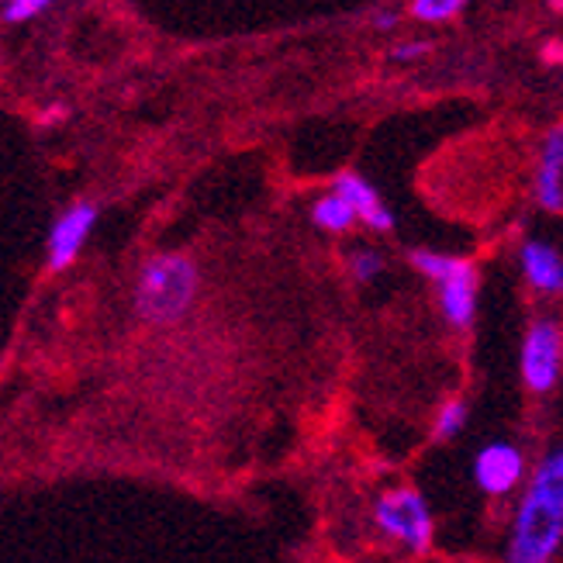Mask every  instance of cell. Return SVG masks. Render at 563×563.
<instances>
[{
    "label": "cell",
    "instance_id": "1",
    "mask_svg": "<svg viewBox=\"0 0 563 563\" xmlns=\"http://www.w3.org/2000/svg\"><path fill=\"white\" fill-rule=\"evenodd\" d=\"M563 543V477L553 456L536 471V481L519 505L508 563H550Z\"/></svg>",
    "mask_w": 563,
    "mask_h": 563
},
{
    "label": "cell",
    "instance_id": "2",
    "mask_svg": "<svg viewBox=\"0 0 563 563\" xmlns=\"http://www.w3.org/2000/svg\"><path fill=\"white\" fill-rule=\"evenodd\" d=\"M198 298V266L184 253H159L145 260L135 284V311L153 325H169L187 314Z\"/></svg>",
    "mask_w": 563,
    "mask_h": 563
},
{
    "label": "cell",
    "instance_id": "3",
    "mask_svg": "<svg viewBox=\"0 0 563 563\" xmlns=\"http://www.w3.org/2000/svg\"><path fill=\"white\" fill-rule=\"evenodd\" d=\"M377 526L390 536V540H401L408 550L426 553L432 543V516L429 505L419 492L401 487V492H390L377 501Z\"/></svg>",
    "mask_w": 563,
    "mask_h": 563
},
{
    "label": "cell",
    "instance_id": "4",
    "mask_svg": "<svg viewBox=\"0 0 563 563\" xmlns=\"http://www.w3.org/2000/svg\"><path fill=\"white\" fill-rule=\"evenodd\" d=\"M560 360H563V335L560 325L543 318V322H532L522 342V377L526 387L536 395H547L560 380Z\"/></svg>",
    "mask_w": 563,
    "mask_h": 563
},
{
    "label": "cell",
    "instance_id": "5",
    "mask_svg": "<svg viewBox=\"0 0 563 563\" xmlns=\"http://www.w3.org/2000/svg\"><path fill=\"white\" fill-rule=\"evenodd\" d=\"M93 222H97V205H90V201L69 205L56 218L53 232H48V253H45L48 274H59V271H66L73 260H77V253L84 250V242H87Z\"/></svg>",
    "mask_w": 563,
    "mask_h": 563
},
{
    "label": "cell",
    "instance_id": "6",
    "mask_svg": "<svg viewBox=\"0 0 563 563\" xmlns=\"http://www.w3.org/2000/svg\"><path fill=\"white\" fill-rule=\"evenodd\" d=\"M526 477V456L511 443H487L474 460V481L484 495L501 498Z\"/></svg>",
    "mask_w": 563,
    "mask_h": 563
},
{
    "label": "cell",
    "instance_id": "7",
    "mask_svg": "<svg viewBox=\"0 0 563 563\" xmlns=\"http://www.w3.org/2000/svg\"><path fill=\"white\" fill-rule=\"evenodd\" d=\"M439 301H443V314L453 329H467L474 322V311H477V271L460 260V266L439 280Z\"/></svg>",
    "mask_w": 563,
    "mask_h": 563
},
{
    "label": "cell",
    "instance_id": "8",
    "mask_svg": "<svg viewBox=\"0 0 563 563\" xmlns=\"http://www.w3.org/2000/svg\"><path fill=\"white\" fill-rule=\"evenodd\" d=\"M536 201L547 211H563V125H553L543 139V159L536 174Z\"/></svg>",
    "mask_w": 563,
    "mask_h": 563
},
{
    "label": "cell",
    "instance_id": "9",
    "mask_svg": "<svg viewBox=\"0 0 563 563\" xmlns=\"http://www.w3.org/2000/svg\"><path fill=\"white\" fill-rule=\"evenodd\" d=\"M335 194H342V198L353 205V211H356V218H360L363 225H371L377 232L395 229V214L384 208L380 194L371 184H366L360 174H339L335 177Z\"/></svg>",
    "mask_w": 563,
    "mask_h": 563
},
{
    "label": "cell",
    "instance_id": "10",
    "mask_svg": "<svg viewBox=\"0 0 563 563\" xmlns=\"http://www.w3.org/2000/svg\"><path fill=\"white\" fill-rule=\"evenodd\" d=\"M522 274L529 287L543 294H563V256L550 246V242L529 239L522 246Z\"/></svg>",
    "mask_w": 563,
    "mask_h": 563
},
{
    "label": "cell",
    "instance_id": "11",
    "mask_svg": "<svg viewBox=\"0 0 563 563\" xmlns=\"http://www.w3.org/2000/svg\"><path fill=\"white\" fill-rule=\"evenodd\" d=\"M311 222L318 225V229H325V232H350L353 229V222H360L356 218V211H353V205L342 198V194H325V198H318L314 201V208H311Z\"/></svg>",
    "mask_w": 563,
    "mask_h": 563
},
{
    "label": "cell",
    "instance_id": "12",
    "mask_svg": "<svg viewBox=\"0 0 563 563\" xmlns=\"http://www.w3.org/2000/svg\"><path fill=\"white\" fill-rule=\"evenodd\" d=\"M467 0H411V18H419L426 24H439V21H450L456 18Z\"/></svg>",
    "mask_w": 563,
    "mask_h": 563
},
{
    "label": "cell",
    "instance_id": "13",
    "mask_svg": "<svg viewBox=\"0 0 563 563\" xmlns=\"http://www.w3.org/2000/svg\"><path fill=\"white\" fill-rule=\"evenodd\" d=\"M411 266L419 274H426V277H432L435 284L443 280V277H450L456 266H460V260L456 256H443V253H432V250H415L411 253Z\"/></svg>",
    "mask_w": 563,
    "mask_h": 563
},
{
    "label": "cell",
    "instance_id": "14",
    "mask_svg": "<svg viewBox=\"0 0 563 563\" xmlns=\"http://www.w3.org/2000/svg\"><path fill=\"white\" fill-rule=\"evenodd\" d=\"M467 401H460V398H453V401H446L443 408H439V415H435V439H453V435H460L463 429H467Z\"/></svg>",
    "mask_w": 563,
    "mask_h": 563
},
{
    "label": "cell",
    "instance_id": "15",
    "mask_svg": "<svg viewBox=\"0 0 563 563\" xmlns=\"http://www.w3.org/2000/svg\"><path fill=\"white\" fill-rule=\"evenodd\" d=\"M53 0H8L4 11H0V18H4L8 24H18V21H32L35 14H42Z\"/></svg>",
    "mask_w": 563,
    "mask_h": 563
},
{
    "label": "cell",
    "instance_id": "16",
    "mask_svg": "<svg viewBox=\"0 0 563 563\" xmlns=\"http://www.w3.org/2000/svg\"><path fill=\"white\" fill-rule=\"evenodd\" d=\"M350 266H353V277H356L360 284H371L374 277H380L384 260H380L377 253H371V250H360V253H353Z\"/></svg>",
    "mask_w": 563,
    "mask_h": 563
},
{
    "label": "cell",
    "instance_id": "17",
    "mask_svg": "<svg viewBox=\"0 0 563 563\" xmlns=\"http://www.w3.org/2000/svg\"><path fill=\"white\" fill-rule=\"evenodd\" d=\"M429 48H432L429 42H405V45H398V48H395V53H390V56H395V59H401V63H411V59L426 56Z\"/></svg>",
    "mask_w": 563,
    "mask_h": 563
},
{
    "label": "cell",
    "instance_id": "18",
    "mask_svg": "<svg viewBox=\"0 0 563 563\" xmlns=\"http://www.w3.org/2000/svg\"><path fill=\"white\" fill-rule=\"evenodd\" d=\"M374 24L380 32H387V29H395V24H398V14L395 11H380V14H374Z\"/></svg>",
    "mask_w": 563,
    "mask_h": 563
},
{
    "label": "cell",
    "instance_id": "19",
    "mask_svg": "<svg viewBox=\"0 0 563 563\" xmlns=\"http://www.w3.org/2000/svg\"><path fill=\"white\" fill-rule=\"evenodd\" d=\"M553 463H556V471H560V477H563V450H560V453H553Z\"/></svg>",
    "mask_w": 563,
    "mask_h": 563
},
{
    "label": "cell",
    "instance_id": "20",
    "mask_svg": "<svg viewBox=\"0 0 563 563\" xmlns=\"http://www.w3.org/2000/svg\"><path fill=\"white\" fill-rule=\"evenodd\" d=\"M553 8H563V0H553Z\"/></svg>",
    "mask_w": 563,
    "mask_h": 563
},
{
    "label": "cell",
    "instance_id": "21",
    "mask_svg": "<svg viewBox=\"0 0 563 563\" xmlns=\"http://www.w3.org/2000/svg\"><path fill=\"white\" fill-rule=\"evenodd\" d=\"M0 4H8V0H0Z\"/></svg>",
    "mask_w": 563,
    "mask_h": 563
}]
</instances>
